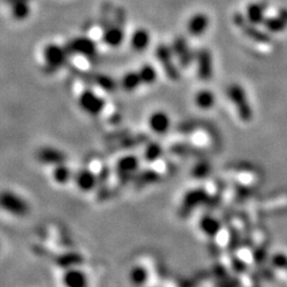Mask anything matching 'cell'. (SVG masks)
<instances>
[{"label":"cell","instance_id":"obj_1","mask_svg":"<svg viewBox=\"0 0 287 287\" xmlns=\"http://www.w3.org/2000/svg\"><path fill=\"white\" fill-rule=\"evenodd\" d=\"M0 210L12 216L24 217L29 214L30 205L26 199L17 192L3 190L0 191Z\"/></svg>","mask_w":287,"mask_h":287},{"label":"cell","instance_id":"obj_2","mask_svg":"<svg viewBox=\"0 0 287 287\" xmlns=\"http://www.w3.org/2000/svg\"><path fill=\"white\" fill-rule=\"evenodd\" d=\"M228 97L234 104L239 120L244 122H250L252 120L253 112L244 87L239 84L230 85L228 89Z\"/></svg>","mask_w":287,"mask_h":287},{"label":"cell","instance_id":"obj_3","mask_svg":"<svg viewBox=\"0 0 287 287\" xmlns=\"http://www.w3.org/2000/svg\"><path fill=\"white\" fill-rule=\"evenodd\" d=\"M232 20L235 26L237 28H239L242 31V33L253 42L259 44H265V45L271 42V36L269 33L264 32V31L257 28V24L249 22L246 16L242 14L235 13L232 17Z\"/></svg>","mask_w":287,"mask_h":287},{"label":"cell","instance_id":"obj_4","mask_svg":"<svg viewBox=\"0 0 287 287\" xmlns=\"http://www.w3.org/2000/svg\"><path fill=\"white\" fill-rule=\"evenodd\" d=\"M70 52L66 47H60L55 44H50L44 49V62L45 68L49 72H54L63 67L66 63Z\"/></svg>","mask_w":287,"mask_h":287},{"label":"cell","instance_id":"obj_5","mask_svg":"<svg viewBox=\"0 0 287 287\" xmlns=\"http://www.w3.org/2000/svg\"><path fill=\"white\" fill-rule=\"evenodd\" d=\"M78 104L84 113L91 116L101 114L105 108L104 99L93 90H84L79 95Z\"/></svg>","mask_w":287,"mask_h":287},{"label":"cell","instance_id":"obj_6","mask_svg":"<svg viewBox=\"0 0 287 287\" xmlns=\"http://www.w3.org/2000/svg\"><path fill=\"white\" fill-rule=\"evenodd\" d=\"M140 169V159L134 154L123 155L117 161L115 166V173L117 179L122 183L129 182L134 179Z\"/></svg>","mask_w":287,"mask_h":287},{"label":"cell","instance_id":"obj_7","mask_svg":"<svg viewBox=\"0 0 287 287\" xmlns=\"http://www.w3.org/2000/svg\"><path fill=\"white\" fill-rule=\"evenodd\" d=\"M172 50L166 45H160L157 48V58L162 65V68L165 72L166 76L172 81H178L180 79V72L176 64L172 61Z\"/></svg>","mask_w":287,"mask_h":287},{"label":"cell","instance_id":"obj_8","mask_svg":"<svg viewBox=\"0 0 287 287\" xmlns=\"http://www.w3.org/2000/svg\"><path fill=\"white\" fill-rule=\"evenodd\" d=\"M36 159L40 163L54 167L66 163L67 157L64 151L52 146H44L36 152Z\"/></svg>","mask_w":287,"mask_h":287},{"label":"cell","instance_id":"obj_9","mask_svg":"<svg viewBox=\"0 0 287 287\" xmlns=\"http://www.w3.org/2000/svg\"><path fill=\"white\" fill-rule=\"evenodd\" d=\"M209 199L210 195L205 189H197L190 191L183 198L182 207L180 209V213L184 216L189 215L192 210L198 207V205L208 202Z\"/></svg>","mask_w":287,"mask_h":287},{"label":"cell","instance_id":"obj_10","mask_svg":"<svg viewBox=\"0 0 287 287\" xmlns=\"http://www.w3.org/2000/svg\"><path fill=\"white\" fill-rule=\"evenodd\" d=\"M172 52L178 58L180 65L183 68L190 67L195 60V53L191 51L185 37L183 36H178L173 40Z\"/></svg>","mask_w":287,"mask_h":287},{"label":"cell","instance_id":"obj_11","mask_svg":"<svg viewBox=\"0 0 287 287\" xmlns=\"http://www.w3.org/2000/svg\"><path fill=\"white\" fill-rule=\"evenodd\" d=\"M72 181L78 190L83 192H89L97 187L98 176L90 168H81L74 172Z\"/></svg>","mask_w":287,"mask_h":287},{"label":"cell","instance_id":"obj_12","mask_svg":"<svg viewBox=\"0 0 287 287\" xmlns=\"http://www.w3.org/2000/svg\"><path fill=\"white\" fill-rule=\"evenodd\" d=\"M66 49L70 54H80L86 58L95 57L97 53L96 44L87 37H79V39L71 41L66 46Z\"/></svg>","mask_w":287,"mask_h":287},{"label":"cell","instance_id":"obj_13","mask_svg":"<svg viewBox=\"0 0 287 287\" xmlns=\"http://www.w3.org/2000/svg\"><path fill=\"white\" fill-rule=\"evenodd\" d=\"M198 77L202 81H209L213 77V59L209 49L202 48L196 55Z\"/></svg>","mask_w":287,"mask_h":287},{"label":"cell","instance_id":"obj_14","mask_svg":"<svg viewBox=\"0 0 287 287\" xmlns=\"http://www.w3.org/2000/svg\"><path fill=\"white\" fill-rule=\"evenodd\" d=\"M148 123L152 132L157 134H165L170 128V118L165 112L157 111L153 112L149 117Z\"/></svg>","mask_w":287,"mask_h":287},{"label":"cell","instance_id":"obj_15","mask_svg":"<svg viewBox=\"0 0 287 287\" xmlns=\"http://www.w3.org/2000/svg\"><path fill=\"white\" fill-rule=\"evenodd\" d=\"M265 29L270 33L282 32L287 28V9H281L277 16L268 17L264 22Z\"/></svg>","mask_w":287,"mask_h":287},{"label":"cell","instance_id":"obj_16","mask_svg":"<svg viewBox=\"0 0 287 287\" xmlns=\"http://www.w3.org/2000/svg\"><path fill=\"white\" fill-rule=\"evenodd\" d=\"M210 18L204 13H197L192 16L187 24V31L192 36H201L208 30Z\"/></svg>","mask_w":287,"mask_h":287},{"label":"cell","instance_id":"obj_17","mask_svg":"<svg viewBox=\"0 0 287 287\" xmlns=\"http://www.w3.org/2000/svg\"><path fill=\"white\" fill-rule=\"evenodd\" d=\"M62 280L67 287H84L87 284L86 274L77 267L66 269Z\"/></svg>","mask_w":287,"mask_h":287},{"label":"cell","instance_id":"obj_18","mask_svg":"<svg viewBox=\"0 0 287 287\" xmlns=\"http://www.w3.org/2000/svg\"><path fill=\"white\" fill-rule=\"evenodd\" d=\"M266 10H267L266 2L250 3L246 10V18L250 23L257 24V26L260 24H264L266 20L265 18Z\"/></svg>","mask_w":287,"mask_h":287},{"label":"cell","instance_id":"obj_19","mask_svg":"<svg viewBox=\"0 0 287 287\" xmlns=\"http://www.w3.org/2000/svg\"><path fill=\"white\" fill-rule=\"evenodd\" d=\"M229 178L240 186H251L258 181V177L249 169H236L229 172Z\"/></svg>","mask_w":287,"mask_h":287},{"label":"cell","instance_id":"obj_20","mask_svg":"<svg viewBox=\"0 0 287 287\" xmlns=\"http://www.w3.org/2000/svg\"><path fill=\"white\" fill-rule=\"evenodd\" d=\"M74 172L66 163L52 167V179L57 184L65 185L73 180Z\"/></svg>","mask_w":287,"mask_h":287},{"label":"cell","instance_id":"obj_21","mask_svg":"<svg viewBox=\"0 0 287 287\" xmlns=\"http://www.w3.org/2000/svg\"><path fill=\"white\" fill-rule=\"evenodd\" d=\"M150 44V35L145 29L136 30L131 39V46L137 52L145 51Z\"/></svg>","mask_w":287,"mask_h":287},{"label":"cell","instance_id":"obj_22","mask_svg":"<svg viewBox=\"0 0 287 287\" xmlns=\"http://www.w3.org/2000/svg\"><path fill=\"white\" fill-rule=\"evenodd\" d=\"M149 277L150 274H149L148 268L144 265H135L131 268L129 273L130 282L135 286L145 285L148 282Z\"/></svg>","mask_w":287,"mask_h":287},{"label":"cell","instance_id":"obj_23","mask_svg":"<svg viewBox=\"0 0 287 287\" xmlns=\"http://www.w3.org/2000/svg\"><path fill=\"white\" fill-rule=\"evenodd\" d=\"M199 226H200L201 231L205 235L209 237H213V239L218 233H219V231L221 230L220 222L218 221L216 218L210 215L202 217Z\"/></svg>","mask_w":287,"mask_h":287},{"label":"cell","instance_id":"obj_24","mask_svg":"<svg viewBox=\"0 0 287 287\" xmlns=\"http://www.w3.org/2000/svg\"><path fill=\"white\" fill-rule=\"evenodd\" d=\"M83 258L81 257V254L77 252H67L63 253L58 257L57 259V264L64 268V269H70V268H73L79 266L81 263H82Z\"/></svg>","mask_w":287,"mask_h":287},{"label":"cell","instance_id":"obj_25","mask_svg":"<svg viewBox=\"0 0 287 287\" xmlns=\"http://www.w3.org/2000/svg\"><path fill=\"white\" fill-rule=\"evenodd\" d=\"M216 102V97L213 93L209 90H202L198 92L195 96V103L199 109L210 110L214 107Z\"/></svg>","mask_w":287,"mask_h":287},{"label":"cell","instance_id":"obj_26","mask_svg":"<svg viewBox=\"0 0 287 287\" xmlns=\"http://www.w3.org/2000/svg\"><path fill=\"white\" fill-rule=\"evenodd\" d=\"M162 152H163V149H162V146L159 143L150 142L149 144H147L145 150H144L143 157L147 163L154 164L155 162L161 160Z\"/></svg>","mask_w":287,"mask_h":287},{"label":"cell","instance_id":"obj_27","mask_svg":"<svg viewBox=\"0 0 287 287\" xmlns=\"http://www.w3.org/2000/svg\"><path fill=\"white\" fill-rule=\"evenodd\" d=\"M143 83H142V80H141L139 72H127L121 78V82H120V85L122 87V90L128 92V93L134 92L135 90L139 89V87Z\"/></svg>","mask_w":287,"mask_h":287},{"label":"cell","instance_id":"obj_28","mask_svg":"<svg viewBox=\"0 0 287 287\" xmlns=\"http://www.w3.org/2000/svg\"><path fill=\"white\" fill-rule=\"evenodd\" d=\"M160 178L161 172H159L155 168H153V169H148L145 171H142L141 173H137L134 178V181L137 187H142L157 182Z\"/></svg>","mask_w":287,"mask_h":287},{"label":"cell","instance_id":"obj_29","mask_svg":"<svg viewBox=\"0 0 287 287\" xmlns=\"http://www.w3.org/2000/svg\"><path fill=\"white\" fill-rule=\"evenodd\" d=\"M123 31L118 27H112L105 30L103 34V42L111 47H117L123 42Z\"/></svg>","mask_w":287,"mask_h":287},{"label":"cell","instance_id":"obj_30","mask_svg":"<svg viewBox=\"0 0 287 287\" xmlns=\"http://www.w3.org/2000/svg\"><path fill=\"white\" fill-rule=\"evenodd\" d=\"M190 139L191 142V145H194L198 148L207 147L211 144V137L207 131L202 129H196L191 131L190 133Z\"/></svg>","mask_w":287,"mask_h":287},{"label":"cell","instance_id":"obj_31","mask_svg":"<svg viewBox=\"0 0 287 287\" xmlns=\"http://www.w3.org/2000/svg\"><path fill=\"white\" fill-rule=\"evenodd\" d=\"M287 207V196L282 195L278 197L270 198L269 200L265 201L262 204V211L268 212V211H276V210H282Z\"/></svg>","mask_w":287,"mask_h":287},{"label":"cell","instance_id":"obj_32","mask_svg":"<svg viewBox=\"0 0 287 287\" xmlns=\"http://www.w3.org/2000/svg\"><path fill=\"white\" fill-rule=\"evenodd\" d=\"M139 73L142 80V83L145 85L153 84L158 78L157 71H155V68L150 64H146L141 67Z\"/></svg>","mask_w":287,"mask_h":287},{"label":"cell","instance_id":"obj_33","mask_svg":"<svg viewBox=\"0 0 287 287\" xmlns=\"http://www.w3.org/2000/svg\"><path fill=\"white\" fill-rule=\"evenodd\" d=\"M30 13V7L28 1H20L12 4V14L17 21H23L27 18Z\"/></svg>","mask_w":287,"mask_h":287},{"label":"cell","instance_id":"obj_34","mask_svg":"<svg viewBox=\"0 0 287 287\" xmlns=\"http://www.w3.org/2000/svg\"><path fill=\"white\" fill-rule=\"evenodd\" d=\"M95 84L107 92H112L116 89L115 81L111 77L105 76V74H98V76H96Z\"/></svg>","mask_w":287,"mask_h":287},{"label":"cell","instance_id":"obj_35","mask_svg":"<svg viewBox=\"0 0 287 287\" xmlns=\"http://www.w3.org/2000/svg\"><path fill=\"white\" fill-rule=\"evenodd\" d=\"M211 171V165L208 163V162H199L197 163L194 168H192V176H194L195 179H204L209 176V173Z\"/></svg>","mask_w":287,"mask_h":287},{"label":"cell","instance_id":"obj_36","mask_svg":"<svg viewBox=\"0 0 287 287\" xmlns=\"http://www.w3.org/2000/svg\"><path fill=\"white\" fill-rule=\"evenodd\" d=\"M271 264L278 271H287V255L276 253L271 258Z\"/></svg>","mask_w":287,"mask_h":287},{"label":"cell","instance_id":"obj_37","mask_svg":"<svg viewBox=\"0 0 287 287\" xmlns=\"http://www.w3.org/2000/svg\"><path fill=\"white\" fill-rule=\"evenodd\" d=\"M215 242L216 246L218 247H226L227 245L230 244V239H231V234L228 232L227 230H220L219 233H218L215 237Z\"/></svg>","mask_w":287,"mask_h":287},{"label":"cell","instance_id":"obj_38","mask_svg":"<svg viewBox=\"0 0 287 287\" xmlns=\"http://www.w3.org/2000/svg\"><path fill=\"white\" fill-rule=\"evenodd\" d=\"M237 257H239L247 265L251 264L252 262L254 261V254L250 250H249L248 248L239 249V251H237Z\"/></svg>","mask_w":287,"mask_h":287},{"label":"cell","instance_id":"obj_39","mask_svg":"<svg viewBox=\"0 0 287 287\" xmlns=\"http://www.w3.org/2000/svg\"><path fill=\"white\" fill-rule=\"evenodd\" d=\"M8 3L10 4H13V3H16V2H20V1H29V0H5Z\"/></svg>","mask_w":287,"mask_h":287},{"label":"cell","instance_id":"obj_40","mask_svg":"<svg viewBox=\"0 0 287 287\" xmlns=\"http://www.w3.org/2000/svg\"><path fill=\"white\" fill-rule=\"evenodd\" d=\"M286 272H287V271H286Z\"/></svg>","mask_w":287,"mask_h":287}]
</instances>
